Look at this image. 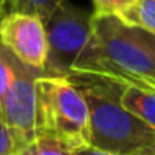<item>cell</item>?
<instances>
[{"instance_id":"15","label":"cell","mask_w":155,"mask_h":155,"mask_svg":"<svg viewBox=\"0 0 155 155\" xmlns=\"http://www.w3.org/2000/svg\"><path fill=\"white\" fill-rule=\"evenodd\" d=\"M74 155H155V150H143V152H135V153H114V152H105V150H98L94 148L90 145H84L72 150Z\"/></svg>"},{"instance_id":"9","label":"cell","mask_w":155,"mask_h":155,"mask_svg":"<svg viewBox=\"0 0 155 155\" xmlns=\"http://www.w3.org/2000/svg\"><path fill=\"white\" fill-rule=\"evenodd\" d=\"M60 2L64 0H0V17L10 12H25L38 15L44 20Z\"/></svg>"},{"instance_id":"12","label":"cell","mask_w":155,"mask_h":155,"mask_svg":"<svg viewBox=\"0 0 155 155\" xmlns=\"http://www.w3.org/2000/svg\"><path fill=\"white\" fill-rule=\"evenodd\" d=\"M94 15H118L122 10L132 5L130 0H92Z\"/></svg>"},{"instance_id":"1","label":"cell","mask_w":155,"mask_h":155,"mask_svg":"<svg viewBox=\"0 0 155 155\" xmlns=\"http://www.w3.org/2000/svg\"><path fill=\"white\" fill-rule=\"evenodd\" d=\"M70 74H85L124 87L155 90V62L115 15L92 14V35Z\"/></svg>"},{"instance_id":"8","label":"cell","mask_w":155,"mask_h":155,"mask_svg":"<svg viewBox=\"0 0 155 155\" xmlns=\"http://www.w3.org/2000/svg\"><path fill=\"white\" fill-rule=\"evenodd\" d=\"M115 17L127 27H135L155 35V0H137Z\"/></svg>"},{"instance_id":"14","label":"cell","mask_w":155,"mask_h":155,"mask_svg":"<svg viewBox=\"0 0 155 155\" xmlns=\"http://www.w3.org/2000/svg\"><path fill=\"white\" fill-rule=\"evenodd\" d=\"M128 28H130L134 38L150 54V57L153 58V62H155V35L148 34V32H145V30H140V28H135V27H128Z\"/></svg>"},{"instance_id":"2","label":"cell","mask_w":155,"mask_h":155,"mask_svg":"<svg viewBox=\"0 0 155 155\" xmlns=\"http://www.w3.org/2000/svg\"><path fill=\"white\" fill-rule=\"evenodd\" d=\"M82 92L90 112V147L114 153L155 150V130L120 105L124 85L95 75H67Z\"/></svg>"},{"instance_id":"11","label":"cell","mask_w":155,"mask_h":155,"mask_svg":"<svg viewBox=\"0 0 155 155\" xmlns=\"http://www.w3.org/2000/svg\"><path fill=\"white\" fill-rule=\"evenodd\" d=\"M17 77V60L0 45V112L2 104Z\"/></svg>"},{"instance_id":"13","label":"cell","mask_w":155,"mask_h":155,"mask_svg":"<svg viewBox=\"0 0 155 155\" xmlns=\"http://www.w3.org/2000/svg\"><path fill=\"white\" fill-rule=\"evenodd\" d=\"M0 155H18L14 137L2 120H0Z\"/></svg>"},{"instance_id":"4","label":"cell","mask_w":155,"mask_h":155,"mask_svg":"<svg viewBox=\"0 0 155 155\" xmlns=\"http://www.w3.org/2000/svg\"><path fill=\"white\" fill-rule=\"evenodd\" d=\"M48 58L44 75H70L92 35V14L70 0L55 5L44 18Z\"/></svg>"},{"instance_id":"10","label":"cell","mask_w":155,"mask_h":155,"mask_svg":"<svg viewBox=\"0 0 155 155\" xmlns=\"http://www.w3.org/2000/svg\"><path fill=\"white\" fill-rule=\"evenodd\" d=\"M18 155H74L72 150L60 140L48 135H37Z\"/></svg>"},{"instance_id":"6","label":"cell","mask_w":155,"mask_h":155,"mask_svg":"<svg viewBox=\"0 0 155 155\" xmlns=\"http://www.w3.org/2000/svg\"><path fill=\"white\" fill-rule=\"evenodd\" d=\"M40 75L42 72L32 70L17 62V77L2 104L0 120L5 124L10 135L14 137L18 153L37 137L35 80Z\"/></svg>"},{"instance_id":"5","label":"cell","mask_w":155,"mask_h":155,"mask_svg":"<svg viewBox=\"0 0 155 155\" xmlns=\"http://www.w3.org/2000/svg\"><path fill=\"white\" fill-rule=\"evenodd\" d=\"M0 45L22 65L45 72L48 42L42 17L25 12H10L0 17Z\"/></svg>"},{"instance_id":"3","label":"cell","mask_w":155,"mask_h":155,"mask_svg":"<svg viewBox=\"0 0 155 155\" xmlns=\"http://www.w3.org/2000/svg\"><path fill=\"white\" fill-rule=\"evenodd\" d=\"M37 135H48L70 150L90 145V112L82 92L67 75H44L35 80Z\"/></svg>"},{"instance_id":"7","label":"cell","mask_w":155,"mask_h":155,"mask_svg":"<svg viewBox=\"0 0 155 155\" xmlns=\"http://www.w3.org/2000/svg\"><path fill=\"white\" fill-rule=\"evenodd\" d=\"M120 105L127 112L155 130V90L140 87H124L120 92Z\"/></svg>"}]
</instances>
